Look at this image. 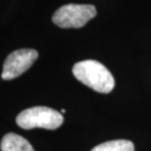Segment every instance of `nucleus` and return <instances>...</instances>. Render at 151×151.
Here are the masks:
<instances>
[{
  "instance_id": "4",
  "label": "nucleus",
  "mask_w": 151,
  "mask_h": 151,
  "mask_svg": "<svg viewBox=\"0 0 151 151\" xmlns=\"http://www.w3.org/2000/svg\"><path fill=\"white\" fill-rule=\"evenodd\" d=\"M38 53L33 49H19L6 58L1 77L4 80H12L22 75L37 60Z\"/></svg>"
},
{
  "instance_id": "1",
  "label": "nucleus",
  "mask_w": 151,
  "mask_h": 151,
  "mask_svg": "<svg viewBox=\"0 0 151 151\" xmlns=\"http://www.w3.org/2000/svg\"><path fill=\"white\" fill-rule=\"evenodd\" d=\"M75 78L96 92L107 94L114 88L115 81L110 71L102 63L95 60H86L72 67Z\"/></svg>"
},
{
  "instance_id": "5",
  "label": "nucleus",
  "mask_w": 151,
  "mask_h": 151,
  "mask_svg": "<svg viewBox=\"0 0 151 151\" xmlns=\"http://www.w3.org/2000/svg\"><path fill=\"white\" fill-rule=\"evenodd\" d=\"M1 151H34L28 141L20 134L9 133L2 137L0 143Z\"/></svg>"
},
{
  "instance_id": "3",
  "label": "nucleus",
  "mask_w": 151,
  "mask_h": 151,
  "mask_svg": "<svg viewBox=\"0 0 151 151\" xmlns=\"http://www.w3.org/2000/svg\"><path fill=\"white\" fill-rule=\"evenodd\" d=\"M97 15V9L90 4H66L53 15V22L62 28H80Z\"/></svg>"
},
{
  "instance_id": "2",
  "label": "nucleus",
  "mask_w": 151,
  "mask_h": 151,
  "mask_svg": "<svg viewBox=\"0 0 151 151\" xmlns=\"http://www.w3.org/2000/svg\"><path fill=\"white\" fill-rule=\"evenodd\" d=\"M16 122L21 128L25 130L34 128L56 130L63 123V116L53 108L34 106L22 111L17 116Z\"/></svg>"
},
{
  "instance_id": "6",
  "label": "nucleus",
  "mask_w": 151,
  "mask_h": 151,
  "mask_svg": "<svg viewBox=\"0 0 151 151\" xmlns=\"http://www.w3.org/2000/svg\"><path fill=\"white\" fill-rule=\"evenodd\" d=\"M91 151H134V146L130 140L116 139L99 144Z\"/></svg>"
}]
</instances>
